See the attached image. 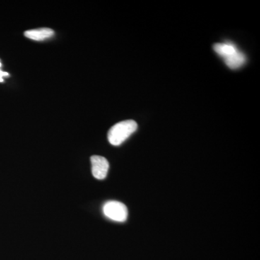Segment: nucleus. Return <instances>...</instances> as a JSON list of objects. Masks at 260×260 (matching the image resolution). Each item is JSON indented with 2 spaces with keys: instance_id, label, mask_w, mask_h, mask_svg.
Wrapping results in <instances>:
<instances>
[{
  "instance_id": "f03ea898",
  "label": "nucleus",
  "mask_w": 260,
  "mask_h": 260,
  "mask_svg": "<svg viewBox=\"0 0 260 260\" xmlns=\"http://www.w3.org/2000/svg\"><path fill=\"white\" fill-rule=\"evenodd\" d=\"M104 215L116 222H124L127 219L128 210L126 205L118 201H109L103 208Z\"/></svg>"
},
{
  "instance_id": "20e7f679",
  "label": "nucleus",
  "mask_w": 260,
  "mask_h": 260,
  "mask_svg": "<svg viewBox=\"0 0 260 260\" xmlns=\"http://www.w3.org/2000/svg\"><path fill=\"white\" fill-rule=\"evenodd\" d=\"M54 34V30L51 28H42L26 30L24 32L25 37L34 41H43L49 39Z\"/></svg>"
},
{
  "instance_id": "7ed1b4c3",
  "label": "nucleus",
  "mask_w": 260,
  "mask_h": 260,
  "mask_svg": "<svg viewBox=\"0 0 260 260\" xmlns=\"http://www.w3.org/2000/svg\"><path fill=\"white\" fill-rule=\"evenodd\" d=\"M90 161L93 177L99 180L105 179L109 169L107 159L100 155H93L90 158Z\"/></svg>"
},
{
  "instance_id": "39448f33",
  "label": "nucleus",
  "mask_w": 260,
  "mask_h": 260,
  "mask_svg": "<svg viewBox=\"0 0 260 260\" xmlns=\"http://www.w3.org/2000/svg\"><path fill=\"white\" fill-rule=\"evenodd\" d=\"M213 49L219 56L225 59L229 56L233 55V54L237 53L239 49H237L234 44H231V43H218L215 44L213 46Z\"/></svg>"
},
{
  "instance_id": "423d86ee",
  "label": "nucleus",
  "mask_w": 260,
  "mask_h": 260,
  "mask_svg": "<svg viewBox=\"0 0 260 260\" xmlns=\"http://www.w3.org/2000/svg\"><path fill=\"white\" fill-rule=\"evenodd\" d=\"M224 61L229 68L236 70L244 64L246 62V56L240 51H238L233 55L224 59Z\"/></svg>"
},
{
  "instance_id": "0eeeda50",
  "label": "nucleus",
  "mask_w": 260,
  "mask_h": 260,
  "mask_svg": "<svg viewBox=\"0 0 260 260\" xmlns=\"http://www.w3.org/2000/svg\"><path fill=\"white\" fill-rule=\"evenodd\" d=\"M1 68L2 63L1 61H0V83H3V82L4 81L5 77L8 76L9 74H8V73H6V72L3 71Z\"/></svg>"
},
{
  "instance_id": "f257e3e1",
  "label": "nucleus",
  "mask_w": 260,
  "mask_h": 260,
  "mask_svg": "<svg viewBox=\"0 0 260 260\" xmlns=\"http://www.w3.org/2000/svg\"><path fill=\"white\" fill-rule=\"evenodd\" d=\"M138 129L134 120H125L114 124L108 133V140L114 146H119L131 136Z\"/></svg>"
}]
</instances>
